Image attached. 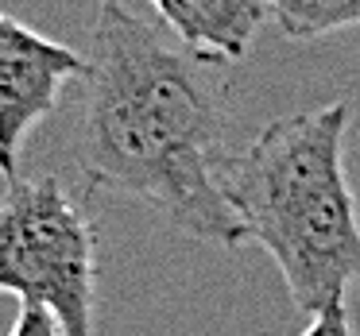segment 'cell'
I'll use <instances>...</instances> for the list:
<instances>
[{
    "mask_svg": "<svg viewBox=\"0 0 360 336\" xmlns=\"http://www.w3.org/2000/svg\"><path fill=\"white\" fill-rule=\"evenodd\" d=\"M349 120V101L290 112L221 166L244 236L275 259L306 317L345 302V290L360 282V213L345 174Z\"/></svg>",
    "mask_w": 360,
    "mask_h": 336,
    "instance_id": "cell-2",
    "label": "cell"
},
{
    "mask_svg": "<svg viewBox=\"0 0 360 336\" xmlns=\"http://www.w3.org/2000/svg\"><path fill=\"white\" fill-rule=\"evenodd\" d=\"M0 294L43 305L66 336H94L97 232L58 178H12L0 197Z\"/></svg>",
    "mask_w": 360,
    "mask_h": 336,
    "instance_id": "cell-3",
    "label": "cell"
},
{
    "mask_svg": "<svg viewBox=\"0 0 360 336\" xmlns=\"http://www.w3.org/2000/svg\"><path fill=\"white\" fill-rule=\"evenodd\" d=\"M74 159L86 189L143 201L182 236L240 248L248 236L221 189L229 86L120 0L89 32Z\"/></svg>",
    "mask_w": 360,
    "mask_h": 336,
    "instance_id": "cell-1",
    "label": "cell"
},
{
    "mask_svg": "<svg viewBox=\"0 0 360 336\" xmlns=\"http://www.w3.org/2000/svg\"><path fill=\"white\" fill-rule=\"evenodd\" d=\"M8 336H66V328L43 305H20V317H16Z\"/></svg>",
    "mask_w": 360,
    "mask_h": 336,
    "instance_id": "cell-7",
    "label": "cell"
},
{
    "mask_svg": "<svg viewBox=\"0 0 360 336\" xmlns=\"http://www.w3.org/2000/svg\"><path fill=\"white\" fill-rule=\"evenodd\" d=\"M151 8L190 55L213 66L240 62L271 16L267 0H151Z\"/></svg>",
    "mask_w": 360,
    "mask_h": 336,
    "instance_id": "cell-5",
    "label": "cell"
},
{
    "mask_svg": "<svg viewBox=\"0 0 360 336\" xmlns=\"http://www.w3.org/2000/svg\"><path fill=\"white\" fill-rule=\"evenodd\" d=\"M86 55L0 12V174L16 178L27 135L58 109L63 86L86 78Z\"/></svg>",
    "mask_w": 360,
    "mask_h": 336,
    "instance_id": "cell-4",
    "label": "cell"
},
{
    "mask_svg": "<svg viewBox=\"0 0 360 336\" xmlns=\"http://www.w3.org/2000/svg\"><path fill=\"white\" fill-rule=\"evenodd\" d=\"M302 336H356L349 325V309H345V302L329 305V309H321L318 317H310V325H306Z\"/></svg>",
    "mask_w": 360,
    "mask_h": 336,
    "instance_id": "cell-8",
    "label": "cell"
},
{
    "mask_svg": "<svg viewBox=\"0 0 360 336\" xmlns=\"http://www.w3.org/2000/svg\"><path fill=\"white\" fill-rule=\"evenodd\" d=\"M267 12L287 39L314 43L360 27V0H267Z\"/></svg>",
    "mask_w": 360,
    "mask_h": 336,
    "instance_id": "cell-6",
    "label": "cell"
}]
</instances>
